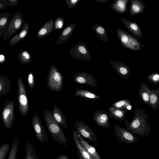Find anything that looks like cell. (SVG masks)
<instances>
[{
    "label": "cell",
    "instance_id": "cell-1",
    "mask_svg": "<svg viewBox=\"0 0 159 159\" xmlns=\"http://www.w3.org/2000/svg\"><path fill=\"white\" fill-rule=\"evenodd\" d=\"M149 117L144 111L136 107L133 119L129 122L125 119L124 124L127 129L135 135H138L142 138L145 136H148L151 132L150 124L147 120Z\"/></svg>",
    "mask_w": 159,
    "mask_h": 159
},
{
    "label": "cell",
    "instance_id": "cell-2",
    "mask_svg": "<svg viewBox=\"0 0 159 159\" xmlns=\"http://www.w3.org/2000/svg\"><path fill=\"white\" fill-rule=\"evenodd\" d=\"M45 121L48 131L55 141L67 146V140L59 124L54 119L52 111L46 110L43 111Z\"/></svg>",
    "mask_w": 159,
    "mask_h": 159
},
{
    "label": "cell",
    "instance_id": "cell-3",
    "mask_svg": "<svg viewBox=\"0 0 159 159\" xmlns=\"http://www.w3.org/2000/svg\"><path fill=\"white\" fill-rule=\"evenodd\" d=\"M24 24L22 14L19 12L14 14L9 20L6 26L0 31V37L6 40L21 29Z\"/></svg>",
    "mask_w": 159,
    "mask_h": 159
},
{
    "label": "cell",
    "instance_id": "cell-4",
    "mask_svg": "<svg viewBox=\"0 0 159 159\" xmlns=\"http://www.w3.org/2000/svg\"><path fill=\"white\" fill-rule=\"evenodd\" d=\"M47 87L52 91L55 92L62 91L63 77L61 72L54 65L50 68L47 81Z\"/></svg>",
    "mask_w": 159,
    "mask_h": 159
},
{
    "label": "cell",
    "instance_id": "cell-5",
    "mask_svg": "<svg viewBox=\"0 0 159 159\" xmlns=\"http://www.w3.org/2000/svg\"><path fill=\"white\" fill-rule=\"evenodd\" d=\"M116 33L120 43L124 47L134 51H140L144 47V46L137 39L128 32L119 29Z\"/></svg>",
    "mask_w": 159,
    "mask_h": 159
},
{
    "label": "cell",
    "instance_id": "cell-6",
    "mask_svg": "<svg viewBox=\"0 0 159 159\" xmlns=\"http://www.w3.org/2000/svg\"><path fill=\"white\" fill-rule=\"evenodd\" d=\"M17 85L18 110L21 116H25L29 111V102L25 86L20 77H18Z\"/></svg>",
    "mask_w": 159,
    "mask_h": 159
},
{
    "label": "cell",
    "instance_id": "cell-7",
    "mask_svg": "<svg viewBox=\"0 0 159 159\" xmlns=\"http://www.w3.org/2000/svg\"><path fill=\"white\" fill-rule=\"evenodd\" d=\"M114 126L113 134L120 142L132 145L139 140V137L132 131L117 125Z\"/></svg>",
    "mask_w": 159,
    "mask_h": 159
},
{
    "label": "cell",
    "instance_id": "cell-8",
    "mask_svg": "<svg viewBox=\"0 0 159 159\" xmlns=\"http://www.w3.org/2000/svg\"><path fill=\"white\" fill-rule=\"evenodd\" d=\"M14 106L13 102L7 100L2 110V120L7 129H9L12 126L15 118Z\"/></svg>",
    "mask_w": 159,
    "mask_h": 159
},
{
    "label": "cell",
    "instance_id": "cell-9",
    "mask_svg": "<svg viewBox=\"0 0 159 159\" xmlns=\"http://www.w3.org/2000/svg\"><path fill=\"white\" fill-rule=\"evenodd\" d=\"M74 126L79 134L95 143L99 147V143L94 132L88 125L82 121L77 120Z\"/></svg>",
    "mask_w": 159,
    "mask_h": 159
},
{
    "label": "cell",
    "instance_id": "cell-10",
    "mask_svg": "<svg viewBox=\"0 0 159 159\" xmlns=\"http://www.w3.org/2000/svg\"><path fill=\"white\" fill-rule=\"evenodd\" d=\"M71 56L84 61L92 60V57L86 44L79 43L72 47L70 50Z\"/></svg>",
    "mask_w": 159,
    "mask_h": 159
},
{
    "label": "cell",
    "instance_id": "cell-11",
    "mask_svg": "<svg viewBox=\"0 0 159 159\" xmlns=\"http://www.w3.org/2000/svg\"><path fill=\"white\" fill-rule=\"evenodd\" d=\"M32 125L38 139L43 144L48 142L49 141L48 138L40 118L37 113L35 114L33 117Z\"/></svg>",
    "mask_w": 159,
    "mask_h": 159
},
{
    "label": "cell",
    "instance_id": "cell-12",
    "mask_svg": "<svg viewBox=\"0 0 159 159\" xmlns=\"http://www.w3.org/2000/svg\"><path fill=\"white\" fill-rule=\"evenodd\" d=\"M73 81L79 84L87 85L96 88L97 87V84L95 78L86 72H82L74 74Z\"/></svg>",
    "mask_w": 159,
    "mask_h": 159
},
{
    "label": "cell",
    "instance_id": "cell-13",
    "mask_svg": "<svg viewBox=\"0 0 159 159\" xmlns=\"http://www.w3.org/2000/svg\"><path fill=\"white\" fill-rule=\"evenodd\" d=\"M92 116L94 121L99 126L105 129L110 127L109 117L104 110L99 109L93 113Z\"/></svg>",
    "mask_w": 159,
    "mask_h": 159
},
{
    "label": "cell",
    "instance_id": "cell-14",
    "mask_svg": "<svg viewBox=\"0 0 159 159\" xmlns=\"http://www.w3.org/2000/svg\"><path fill=\"white\" fill-rule=\"evenodd\" d=\"M110 62L112 67L121 78L124 79L128 78L131 71L128 66L122 62L112 60L110 61Z\"/></svg>",
    "mask_w": 159,
    "mask_h": 159
},
{
    "label": "cell",
    "instance_id": "cell-15",
    "mask_svg": "<svg viewBox=\"0 0 159 159\" xmlns=\"http://www.w3.org/2000/svg\"><path fill=\"white\" fill-rule=\"evenodd\" d=\"M121 21L127 30L134 35V38L138 39L142 37L141 30L136 22H134L124 18H122Z\"/></svg>",
    "mask_w": 159,
    "mask_h": 159
},
{
    "label": "cell",
    "instance_id": "cell-16",
    "mask_svg": "<svg viewBox=\"0 0 159 159\" xmlns=\"http://www.w3.org/2000/svg\"><path fill=\"white\" fill-rule=\"evenodd\" d=\"M130 6L129 9L130 16L139 15L144 12L145 6L141 0H130Z\"/></svg>",
    "mask_w": 159,
    "mask_h": 159
},
{
    "label": "cell",
    "instance_id": "cell-17",
    "mask_svg": "<svg viewBox=\"0 0 159 159\" xmlns=\"http://www.w3.org/2000/svg\"><path fill=\"white\" fill-rule=\"evenodd\" d=\"M29 27L28 22L24 23L19 33L16 34L11 39L9 44L11 46L15 45L25 38L28 34Z\"/></svg>",
    "mask_w": 159,
    "mask_h": 159
},
{
    "label": "cell",
    "instance_id": "cell-18",
    "mask_svg": "<svg viewBox=\"0 0 159 159\" xmlns=\"http://www.w3.org/2000/svg\"><path fill=\"white\" fill-rule=\"evenodd\" d=\"M76 26L75 23H70L62 31L56 42V44L58 45L67 40L73 33Z\"/></svg>",
    "mask_w": 159,
    "mask_h": 159
},
{
    "label": "cell",
    "instance_id": "cell-19",
    "mask_svg": "<svg viewBox=\"0 0 159 159\" xmlns=\"http://www.w3.org/2000/svg\"><path fill=\"white\" fill-rule=\"evenodd\" d=\"M78 140L81 145L93 159H102L96 149L78 133Z\"/></svg>",
    "mask_w": 159,
    "mask_h": 159
},
{
    "label": "cell",
    "instance_id": "cell-20",
    "mask_svg": "<svg viewBox=\"0 0 159 159\" xmlns=\"http://www.w3.org/2000/svg\"><path fill=\"white\" fill-rule=\"evenodd\" d=\"M109 117L111 118L122 122L125 119V114L128 111L112 107L108 108Z\"/></svg>",
    "mask_w": 159,
    "mask_h": 159
},
{
    "label": "cell",
    "instance_id": "cell-21",
    "mask_svg": "<svg viewBox=\"0 0 159 159\" xmlns=\"http://www.w3.org/2000/svg\"><path fill=\"white\" fill-rule=\"evenodd\" d=\"M54 21L52 20L45 22L38 30L36 37L41 39L51 33L54 29Z\"/></svg>",
    "mask_w": 159,
    "mask_h": 159
},
{
    "label": "cell",
    "instance_id": "cell-22",
    "mask_svg": "<svg viewBox=\"0 0 159 159\" xmlns=\"http://www.w3.org/2000/svg\"><path fill=\"white\" fill-rule=\"evenodd\" d=\"M52 112L53 116L56 121L67 130L68 125L66 121V116L62 112L61 109L55 105Z\"/></svg>",
    "mask_w": 159,
    "mask_h": 159
},
{
    "label": "cell",
    "instance_id": "cell-23",
    "mask_svg": "<svg viewBox=\"0 0 159 159\" xmlns=\"http://www.w3.org/2000/svg\"><path fill=\"white\" fill-rule=\"evenodd\" d=\"M75 95L84 98L87 100L94 101L100 98V97L92 92L86 90L78 89L76 90Z\"/></svg>",
    "mask_w": 159,
    "mask_h": 159
},
{
    "label": "cell",
    "instance_id": "cell-24",
    "mask_svg": "<svg viewBox=\"0 0 159 159\" xmlns=\"http://www.w3.org/2000/svg\"><path fill=\"white\" fill-rule=\"evenodd\" d=\"M130 0H116L111 4V9L120 13H124L127 10V5Z\"/></svg>",
    "mask_w": 159,
    "mask_h": 159
},
{
    "label": "cell",
    "instance_id": "cell-25",
    "mask_svg": "<svg viewBox=\"0 0 159 159\" xmlns=\"http://www.w3.org/2000/svg\"><path fill=\"white\" fill-rule=\"evenodd\" d=\"M11 84V81L7 76L0 74V96L9 92Z\"/></svg>",
    "mask_w": 159,
    "mask_h": 159
},
{
    "label": "cell",
    "instance_id": "cell-26",
    "mask_svg": "<svg viewBox=\"0 0 159 159\" xmlns=\"http://www.w3.org/2000/svg\"><path fill=\"white\" fill-rule=\"evenodd\" d=\"M155 111L159 109V87L155 90H151L149 105Z\"/></svg>",
    "mask_w": 159,
    "mask_h": 159
},
{
    "label": "cell",
    "instance_id": "cell-27",
    "mask_svg": "<svg viewBox=\"0 0 159 159\" xmlns=\"http://www.w3.org/2000/svg\"><path fill=\"white\" fill-rule=\"evenodd\" d=\"M92 28L99 39L104 42H107V34L105 28L102 26L100 24L95 22L94 25H92Z\"/></svg>",
    "mask_w": 159,
    "mask_h": 159
},
{
    "label": "cell",
    "instance_id": "cell-28",
    "mask_svg": "<svg viewBox=\"0 0 159 159\" xmlns=\"http://www.w3.org/2000/svg\"><path fill=\"white\" fill-rule=\"evenodd\" d=\"M151 90L146 84L143 82L140 86L139 94L140 98L145 104L149 105Z\"/></svg>",
    "mask_w": 159,
    "mask_h": 159
},
{
    "label": "cell",
    "instance_id": "cell-29",
    "mask_svg": "<svg viewBox=\"0 0 159 159\" xmlns=\"http://www.w3.org/2000/svg\"><path fill=\"white\" fill-rule=\"evenodd\" d=\"M73 139L76 145L78 150L85 159H93L84 148L81 145L78 137V133L75 130L72 131Z\"/></svg>",
    "mask_w": 159,
    "mask_h": 159
},
{
    "label": "cell",
    "instance_id": "cell-30",
    "mask_svg": "<svg viewBox=\"0 0 159 159\" xmlns=\"http://www.w3.org/2000/svg\"><path fill=\"white\" fill-rule=\"evenodd\" d=\"M131 100L129 99L119 100L113 103L111 107L125 110L129 111L132 108V105L131 103Z\"/></svg>",
    "mask_w": 159,
    "mask_h": 159
},
{
    "label": "cell",
    "instance_id": "cell-31",
    "mask_svg": "<svg viewBox=\"0 0 159 159\" xmlns=\"http://www.w3.org/2000/svg\"><path fill=\"white\" fill-rule=\"evenodd\" d=\"M25 151L26 152L25 159H39L35 152L34 147L28 139H27Z\"/></svg>",
    "mask_w": 159,
    "mask_h": 159
},
{
    "label": "cell",
    "instance_id": "cell-32",
    "mask_svg": "<svg viewBox=\"0 0 159 159\" xmlns=\"http://www.w3.org/2000/svg\"><path fill=\"white\" fill-rule=\"evenodd\" d=\"M18 59L21 64H24L30 62L32 57L28 51L23 50L19 52L18 54Z\"/></svg>",
    "mask_w": 159,
    "mask_h": 159
},
{
    "label": "cell",
    "instance_id": "cell-33",
    "mask_svg": "<svg viewBox=\"0 0 159 159\" xmlns=\"http://www.w3.org/2000/svg\"><path fill=\"white\" fill-rule=\"evenodd\" d=\"M18 145V139L16 137L11 144V149L7 159H16Z\"/></svg>",
    "mask_w": 159,
    "mask_h": 159
},
{
    "label": "cell",
    "instance_id": "cell-34",
    "mask_svg": "<svg viewBox=\"0 0 159 159\" xmlns=\"http://www.w3.org/2000/svg\"><path fill=\"white\" fill-rule=\"evenodd\" d=\"M10 16V13L8 12L0 14V31L7 25Z\"/></svg>",
    "mask_w": 159,
    "mask_h": 159
},
{
    "label": "cell",
    "instance_id": "cell-35",
    "mask_svg": "<svg viewBox=\"0 0 159 159\" xmlns=\"http://www.w3.org/2000/svg\"><path fill=\"white\" fill-rule=\"evenodd\" d=\"M10 149L9 145L4 143L0 146V159H5Z\"/></svg>",
    "mask_w": 159,
    "mask_h": 159
},
{
    "label": "cell",
    "instance_id": "cell-36",
    "mask_svg": "<svg viewBox=\"0 0 159 159\" xmlns=\"http://www.w3.org/2000/svg\"><path fill=\"white\" fill-rule=\"evenodd\" d=\"M148 81L150 83L157 84L159 82V73H152L147 77Z\"/></svg>",
    "mask_w": 159,
    "mask_h": 159
},
{
    "label": "cell",
    "instance_id": "cell-37",
    "mask_svg": "<svg viewBox=\"0 0 159 159\" xmlns=\"http://www.w3.org/2000/svg\"><path fill=\"white\" fill-rule=\"evenodd\" d=\"M64 20L62 18H57L54 21V29L57 30L61 29L64 26Z\"/></svg>",
    "mask_w": 159,
    "mask_h": 159
},
{
    "label": "cell",
    "instance_id": "cell-38",
    "mask_svg": "<svg viewBox=\"0 0 159 159\" xmlns=\"http://www.w3.org/2000/svg\"><path fill=\"white\" fill-rule=\"evenodd\" d=\"M28 84L29 88L32 89L34 85V75L31 71L29 72L28 76Z\"/></svg>",
    "mask_w": 159,
    "mask_h": 159
},
{
    "label": "cell",
    "instance_id": "cell-39",
    "mask_svg": "<svg viewBox=\"0 0 159 159\" xmlns=\"http://www.w3.org/2000/svg\"><path fill=\"white\" fill-rule=\"evenodd\" d=\"M0 2L7 7L15 6L18 3V0H0Z\"/></svg>",
    "mask_w": 159,
    "mask_h": 159
},
{
    "label": "cell",
    "instance_id": "cell-40",
    "mask_svg": "<svg viewBox=\"0 0 159 159\" xmlns=\"http://www.w3.org/2000/svg\"><path fill=\"white\" fill-rule=\"evenodd\" d=\"M80 0H66V3L68 8L72 9L75 7Z\"/></svg>",
    "mask_w": 159,
    "mask_h": 159
},
{
    "label": "cell",
    "instance_id": "cell-41",
    "mask_svg": "<svg viewBox=\"0 0 159 159\" xmlns=\"http://www.w3.org/2000/svg\"><path fill=\"white\" fill-rule=\"evenodd\" d=\"M54 159H70L66 154H61L56 157Z\"/></svg>",
    "mask_w": 159,
    "mask_h": 159
},
{
    "label": "cell",
    "instance_id": "cell-42",
    "mask_svg": "<svg viewBox=\"0 0 159 159\" xmlns=\"http://www.w3.org/2000/svg\"><path fill=\"white\" fill-rule=\"evenodd\" d=\"M6 61L5 56L3 54H0V64H3Z\"/></svg>",
    "mask_w": 159,
    "mask_h": 159
},
{
    "label": "cell",
    "instance_id": "cell-43",
    "mask_svg": "<svg viewBox=\"0 0 159 159\" xmlns=\"http://www.w3.org/2000/svg\"><path fill=\"white\" fill-rule=\"evenodd\" d=\"M7 6L4 4L0 2V10H5L7 8Z\"/></svg>",
    "mask_w": 159,
    "mask_h": 159
},
{
    "label": "cell",
    "instance_id": "cell-44",
    "mask_svg": "<svg viewBox=\"0 0 159 159\" xmlns=\"http://www.w3.org/2000/svg\"><path fill=\"white\" fill-rule=\"evenodd\" d=\"M77 152L79 159H85L80 154V152L78 150H77Z\"/></svg>",
    "mask_w": 159,
    "mask_h": 159
},
{
    "label": "cell",
    "instance_id": "cell-45",
    "mask_svg": "<svg viewBox=\"0 0 159 159\" xmlns=\"http://www.w3.org/2000/svg\"><path fill=\"white\" fill-rule=\"evenodd\" d=\"M94 1L100 2H106L108 0H94Z\"/></svg>",
    "mask_w": 159,
    "mask_h": 159
}]
</instances>
